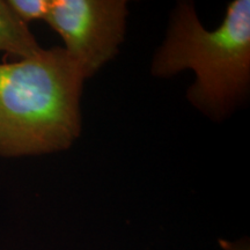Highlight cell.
<instances>
[{
  "mask_svg": "<svg viewBox=\"0 0 250 250\" xmlns=\"http://www.w3.org/2000/svg\"><path fill=\"white\" fill-rule=\"evenodd\" d=\"M85 78L65 49L0 64V155L66 149L81 131Z\"/></svg>",
  "mask_w": 250,
  "mask_h": 250,
  "instance_id": "1",
  "label": "cell"
},
{
  "mask_svg": "<svg viewBox=\"0 0 250 250\" xmlns=\"http://www.w3.org/2000/svg\"><path fill=\"white\" fill-rule=\"evenodd\" d=\"M191 68L196 83L188 99L214 120L226 117L246 98L250 81V1L234 0L221 26L206 30L191 2L175 9L167 40L156 52L152 73L170 77Z\"/></svg>",
  "mask_w": 250,
  "mask_h": 250,
  "instance_id": "2",
  "label": "cell"
},
{
  "mask_svg": "<svg viewBox=\"0 0 250 250\" xmlns=\"http://www.w3.org/2000/svg\"><path fill=\"white\" fill-rule=\"evenodd\" d=\"M126 15L124 0H52L45 21L87 79L117 54Z\"/></svg>",
  "mask_w": 250,
  "mask_h": 250,
  "instance_id": "3",
  "label": "cell"
},
{
  "mask_svg": "<svg viewBox=\"0 0 250 250\" xmlns=\"http://www.w3.org/2000/svg\"><path fill=\"white\" fill-rule=\"evenodd\" d=\"M41 50L28 24L14 14L7 1L0 0V52L24 59L37 55Z\"/></svg>",
  "mask_w": 250,
  "mask_h": 250,
  "instance_id": "4",
  "label": "cell"
},
{
  "mask_svg": "<svg viewBox=\"0 0 250 250\" xmlns=\"http://www.w3.org/2000/svg\"><path fill=\"white\" fill-rule=\"evenodd\" d=\"M52 0H8L7 4L14 14L24 23L33 20H45L51 8Z\"/></svg>",
  "mask_w": 250,
  "mask_h": 250,
  "instance_id": "5",
  "label": "cell"
},
{
  "mask_svg": "<svg viewBox=\"0 0 250 250\" xmlns=\"http://www.w3.org/2000/svg\"><path fill=\"white\" fill-rule=\"evenodd\" d=\"M224 248L226 250H246V248L243 246H235V245H232V243H229V242H225Z\"/></svg>",
  "mask_w": 250,
  "mask_h": 250,
  "instance_id": "6",
  "label": "cell"
}]
</instances>
